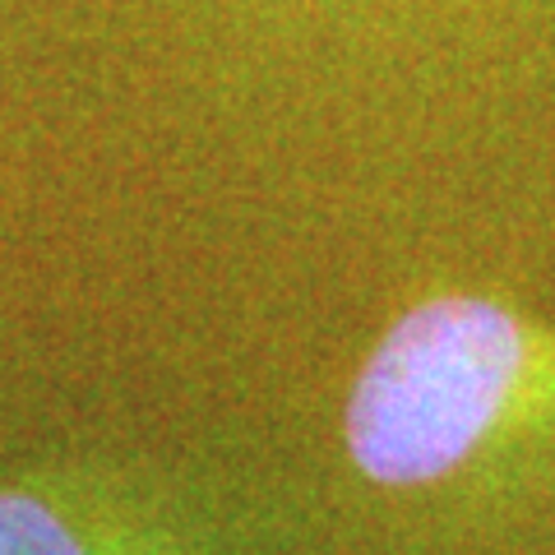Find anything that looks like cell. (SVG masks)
<instances>
[{"label": "cell", "mask_w": 555, "mask_h": 555, "mask_svg": "<svg viewBox=\"0 0 555 555\" xmlns=\"http://www.w3.org/2000/svg\"><path fill=\"white\" fill-rule=\"evenodd\" d=\"M524 366V328L477 297L408 310L361 371L347 444L371 481H436L473 454Z\"/></svg>", "instance_id": "6da1fadb"}, {"label": "cell", "mask_w": 555, "mask_h": 555, "mask_svg": "<svg viewBox=\"0 0 555 555\" xmlns=\"http://www.w3.org/2000/svg\"><path fill=\"white\" fill-rule=\"evenodd\" d=\"M0 555H83L56 514L33 495H0Z\"/></svg>", "instance_id": "7a4b0ae2"}]
</instances>
